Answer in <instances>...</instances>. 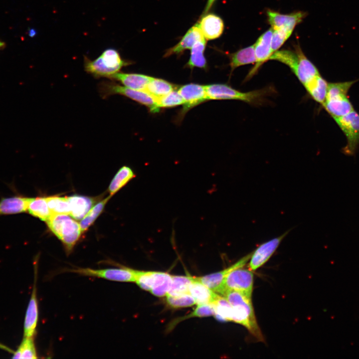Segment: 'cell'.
<instances>
[{"label":"cell","mask_w":359,"mask_h":359,"mask_svg":"<svg viewBox=\"0 0 359 359\" xmlns=\"http://www.w3.org/2000/svg\"><path fill=\"white\" fill-rule=\"evenodd\" d=\"M193 280L194 277L190 276L172 275L171 286L167 295L177 296L188 293L189 286Z\"/></svg>","instance_id":"obj_31"},{"label":"cell","mask_w":359,"mask_h":359,"mask_svg":"<svg viewBox=\"0 0 359 359\" xmlns=\"http://www.w3.org/2000/svg\"><path fill=\"white\" fill-rule=\"evenodd\" d=\"M13 355V359L37 358L33 338L24 337L20 346Z\"/></svg>","instance_id":"obj_33"},{"label":"cell","mask_w":359,"mask_h":359,"mask_svg":"<svg viewBox=\"0 0 359 359\" xmlns=\"http://www.w3.org/2000/svg\"><path fill=\"white\" fill-rule=\"evenodd\" d=\"M175 89V86L170 82L163 79L151 77L145 91L157 100Z\"/></svg>","instance_id":"obj_28"},{"label":"cell","mask_w":359,"mask_h":359,"mask_svg":"<svg viewBox=\"0 0 359 359\" xmlns=\"http://www.w3.org/2000/svg\"><path fill=\"white\" fill-rule=\"evenodd\" d=\"M269 60H277L289 67L304 86L320 74L316 66L305 56L299 45L295 50L282 49L274 52Z\"/></svg>","instance_id":"obj_2"},{"label":"cell","mask_w":359,"mask_h":359,"mask_svg":"<svg viewBox=\"0 0 359 359\" xmlns=\"http://www.w3.org/2000/svg\"><path fill=\"white\" fill-rule=\"evenodd\" d=\"M65 271L114 281L135 282L138 270L122 266L120 268L100 269L77 267L76 268L67 269Z\"/></svg>","instance_id":"obj_8"},{"label":"cell","mask_w":359,"mask_h":359,"mask_svg":"<svg viewBox=\"0 0 359 359\" xmlns=\"http://www.w3.org/2000/svg\"><path fill=\"white\" fill-rule=\"evenodd\" d=\"M33 33H34V34L35 33V31H34L33 30V29H31V30L29 31V35H30V36H33V34H33Z\"/></svg>","instance_id":"obj_40"},{"label":"cell","mask_w":359,"mask_h":359,"mask_svg":"<svg viewBox=\"0 0 359 359\" xmlns=\"http://www.w3.org/2000/svg\"><path fill=\"white\" fill-rule=\"evenodd\" d=\"M27 210L32 215L45 221L52 214L48 207L46 197H44L29 198Z\"/></svg>","instance_id":"obj_26"},{"label":"cell","mask_w":359,"mask_h":359,"mask_svg":"<svg viewBox=\"0 0 359 359\" xmlns=\"http://www.w3.org/2000/svg\"><path fill=\"white\" fill-rule=\"evenodd\" d=\"M256 62L254 45H251L232 53L230 56L229 65L231 73L241 66Z\"/></svg>","instance_id":"obj_24"},{"label":"cell","mask_w":359,"mask_h":359,"mask_svg":"<svg viewBox=\"0 0 359 359\" xmlns=\"http://www.w3.org/2000/svg\"><path fill=\"white\" fill-rule=\"evenodd\" d=\"M198 24L206 40L219 37L224 29L222 19L212 13L203 16Z\"/></svg>","instance_id":"obj_17"},{"label":"cell","mask_w":359,"mask_h":359,"mask_svg":"<svg viewBox=\"0 0 359 359\" xmlns=\"http://www.w3.org/2000/svg\"><path fill=\"white\" fill-rule=\"evenodd\" d=\"M168 304L174 308H185L192 306L196 304L192 296L189 293L180 295H167Z\"/></svg>","instance_id":"obj_36"},{"label":"cell","mask_w":359,"mask_h":359,"mask_svg":"<svg viewBox=\"0 0 359 359\" xmlns=\"http://www.w3.org/2000/svg\"><path fill=\"white\" fill-rule=\"evenodd\" d=\"M253 286V274L249 269L238 268L231 271L225 279L223 292L227 290L242 292L251 297ZM221 294V295L223 294Z\"/></svg>","instance_id":"obj_9"},{"label":"cell","mask_w":359,"mask_h":359,"mask_svg":"<svg viewBox=\"0 0 359 359\" xmlns=\"http://www.w3.org/2000/svg\"><path fill=\"white\" fill-rule=\"evenodd\" d=\"M251 254L252 252L248 254L222 271L201 277H195V278L214 292L221 295L223 292L224 282L228 274L233 270L245 266L249 260Z\"/></svg>","instance_id":"obj_10"},{"label":"cell","mask_w":359,"mask_h":359,"mask_svg":"<svg viewBox=\"0 0 359 359\" xmlns=\"http://www.w3.org/2000/svg\"><path fill=\"white\" fill-rule=\"evenodd\" d=\"M206 40L198 24L191 27L183 36L181 40L175 46L169 49L164 55L168 57L173 54H178L187 49H191L197 41Z\"/></svg>","instance_id":"obj_16"},{"label":"cell","mask_w":359,"mask_h":359,"mask_svg":"<svg viewBox=\"0 0 359 359\" xmlns=\"http://www.w3.org/2000/svg\"><path fill=\"white\" fill-rule=\"evenodd\" d=\"M160 108L172 107L184 104V102L178 91L174 90L168 94L156 100Z\"/></svg>","instance_id":"obj_37"},{"label":"cell","mask_w":359,"mask_h":359,"mask_svg":"<svg viewBox=\"0 0 359 359\" xmlns=\"http://www.w3.org/2000/svg\"><path fill=\"white\" fill-rule=\"evenodd\" d=\"M84 63L85 71L96 78H109L119 72L123 67L130 64L123 59L119 52L114 48L106 49L93 60L85 56Z\"/></svg>","instance_id":"obj_3"},{"label":"cell","mask_w":359,"mask_h":359,"mask_svg":"<svg viewBox=\"0 0 359 359\" xmlns=\"http://www.w3.org/2000/svg\"><path fill=\"white\" fill-rule=\"evenodd\" d=\"M111 195L102 199L95 204L85 216L81 219L80 226L82 232L85 231L101 213Z\"/></svg>","instance_id":"obj_32"},{"label":"cell","mask_w":359,"mask_h":359,"mask_svg":"<svg viewBox=\"0 0 359 359\" xmlns=\"http://www.w3.org/2000/svg\"><path fill=\"white\" fill-rule=\"evenodd\" d=\"M208 100H236L251 104H260L273 91L267 87L249 92H241L228 85L213 84L205 86Z\"/></svg>","instance_id":"obj_4"},{"label":"cell","mask_w":359,"mask_h":359,"mask_svg":"<svg viewBox=\"0 0 359 359\" xmlns=\"http://www.w3.org/2000/svg\"><path fill=\"white\" fill-rule=\"evenodd\" d=\"M172 282V275L165 272L154 271L151 293L157 297H164L168 293Z\"/></svg>","instance_id":"obj_25"},{"label":"cell","mask_w":359,"mask_h":359,"mask_svg":"<svg viewBox=\"0 0 359 359\" xmlns=\"http://www.w3.org/2000/svg\"><path fill=\"white\" fill-rule=\"evenodd\" d=\"M5 46V44L4 42L0 40V50L3 49Z\"/></svg>","instance_id":"obj_39"},{"label":"cell","mask_w":359,"mask_h":359,"mask_svg":"<svg viewBox=\"0 0 359 359\" xmlns=\"http://www.w3.org/2000/svg\"><path fill=\"white\" fill-rule=\"evenodd\" d=\"M267 14L268 22L273 30L284 29L291 33L296 25L301 22L306 15L302 11L284 14L271 10H268Z\"/></svg>","instance_id":"obj_14"},{"label":"cell","mask_w":359,"mask_h":359,"mask_svg":"<svg viewBox=\"0 0 359 359\" xmlns=\"http://www.w3.org/2000/svg\"><path fill=\"white\" fill-rule=\"evenodd\" d=\"M178 92L184 102L183 113L208 100L205 86L199 84L190 83L183 85L179 88Z\"/></svg>","instance_id":"obj_15"},{"label":"cell","mask_w":359,"mask_h":359,"mask_svg":"<svg viewBox=\"0 0 359 359\" xmlns=\"http://www.w3.org/2000/svg\"><path fill=\"white\" fill-rule=\"evenodd\" d=\"M206 40L196 42L191 48L190 58L186 64L187 66L193 68L194 67L204 68H207V62L203 55L205 48Z\"/></svg>","instance_id":"obj_29"},{"label":"cell","mask_w":359,"mask_h":359,"mask_svg":"<svg viewBox=\"0 0 359 359\" xmlns=\"http://www.w3.org/2000/svg\"><path fill=\"white\" fill-rule=\"evenodd\" d=\"M70 204V215L76 220L82 219L95 205V198L73 195L67 197Z\"/></svg>","instance_id":"obj_19"},{"label":"cell","mask_w":359,"mask_h":359,"mask_svg":"<svg viewBox=\"0 0 359 359\" xmlns=\"http://www.w3.org/2000/svg\"><path fill=\"white\" fill-rule=\"evenodd\" d=\"M333 119L346 137L347 144L342 149L343 153L347 156L354 155L359 147V114L354 110Z\"/></svg>","instance_id":"obj_7"},{"label":"cell","mask_w":359,"mask_h":359,"mask_svg":"<svg viewBox=\"0 0 359 359\" xmlns=\"http://www.w3.org/2000/svg\"><path fill=\"white\" fill-rule=\"evenodd\" d=\"M322 106L333 118L343 116L355 110L348 97L326 99Z\"/></svg>","instance_id":"obj_21"},{"label":"cell","mask_w":359,"mask_h":359,"mask_svg":"<svg viewBox=\"0 0 359 359\" xmlns=\"http://www.w3.org/2000/svg\"><path fill=\"white\" fill-rule=\"evenodd\" d=\"M34 279L32 291L26 310L24 322V337L33 338L36 332L38 317V302L36 295L37 262L34 263Z\"/></svg>","instance_id":"obj_12"},{"label":"cell","mask_w":359,"mask_h":359,"mask_svg":"<svg viewBox=\"0 0 359 359\" xmlns=\"http://www.w3.org/2000/svg\"><path fill=\"white\" fill-rule=\"evenodd\" d=\"M188 293L192 296L197 305L212 304L219 296V294H216L208 287L196 280L195 277L189 286Z\"/></svg>","instance_id":"obj_20"},{"label":"cell","mask_w":359,"mask_h":359,"mask_svg":"<svg viewBox=\"0 0 359 359\" xmlns=\"http://www.w3.org/2000/svg\"><path fill=\"white\" fill-rule=\"evenodd\" d=\"M212 304L215 309L214 316L221 321H232L233 319V308L224 297L219 296Z\"/></svg>","instance_id":"obj_30"},{"label":"cell","mask_w":359,"mask_h":359,"mask_svg":"<svg viewBox=\"0 0 359 359\" xmlns=\"http://www.w3.org/2000/svg\"><path fill=\"white\" fill-rule=\"evenodd\" d=\"M46 199L52 214H70V204L67 197L50 196Z\"/></svg>","instance_id":"obj_34"},{"label":"cell","mask_w":359,"mask_h":359,"mask_svg":"<svg viewBox=\"0 0 359 359\" xmlns=\"http://www.w3.org/2000/svg\"><path fill=\"white\" fill-rule=\"evenodd\" d=\"M133 170L129 167L123 166L118 171L112 180L108 188L110 195H113L129 181L135 177Z\"/></svg>","instance_id":"obj_27"},{"label":"cell","mask_w":359,"mask_h":359,"mask_svg":"<svg viewBox=\"0 0 359 359\" xmlns=\"http://www.w3.org/2000/svg\"><path fill=\"white\" fill-rule=\"evenodd\" d=\"M273 29L271 28L263 33L255 43L254 50L256 62L254 66L249 71L246 79L252 77L258 71L261 66L269 58L273 52L271 50V39Z\"/></svg>","instance_id":"obj_13"},{"label":"cell","mask_w":359,"mask_h":359,"mask_svg":"<svg viewBox=\"0 0 359 359\" xmlns=\"http://www.w3.org/2000/svg\"><path fill=\"white\" fill-rule=\"evenodd\" d=\"M29 198L14 196L3 198L0 201V215L23 212L27 210Z\"/></svg>","instance_id":"obj_22"},{"label":"cell","mask_w":359,"mask_h":359,"mask_svg":"<svg viewBox=\"0 0 359 359\" xmlns=\"http://www.w3.org/2000/svg\"><path fill=\"white\" fill-rule=\"evenodd\" d=\"M328 84L326 79L319 74L305 85L304 87L313 100L323 105L326 98Z\"/></svg>","instance_id":"obj_23"},{"label":"cell","mask_w":359,"mask_h":359,"mask_svg":"<svg viewBox=\"0 0 359 359\" xmlns=\"http://www.w3.org/2000/svg\"><path fill=\"white\" fill-rule=\"evenodd\" d=\"M215 309L212 304H204L197 305L196 308L190 314L176 320L171 325H174V327L176 324L185 319L192 317H205L214 316ZM170 326V327H171Z\"/></svg>","instance_id":"obj_35"},{"label":"cell","mask_w":359,"mask_h":359,"mask_svg":"<svg viewBox=\"0 0 359 359\" xmlns=\"http://www.w3.org/2000/svg\"><path fill=\"white\" fill-rule=\"evenodd\" d=\"M222 295L232 307L233 322L242 325L258 341L263 342L264 338L256 321L251 297L232 290H226Z\"/></svg>","instance_id":"obj_1"},{"label":"cell","mask_w":359,"mask_h":359,"mask_svg":"<svg viewBox=\"0 0 359 359\" xmlns=\"http://www.w3.org/2000/svg\"><path fill=\"white\" fill-rule=\"evenodd\" d=\"M291 34V32L284 29L273 30L271 39V50L273 53L280 48Z\"/></svg>","instance_id":"obj_38"},{"label":"cell","mask_w":359,"mask_h":359,"mask_svg":"<svg viewBox=\"0 0 359 359\" xmlns=\"http://www.w3.org/2000/svg\"><path fill=\"white\" fill-rule=\"evenodd\" d=\"M46 222L49 229L63 244L67 254L71 253L82 232L80 224L65 214H52Z\"/></svg>","instance_id":"obj_5"},{"label":"cell","mask_w":359,"mask_h":359,"mask_svg":"<svg viewBox=\"0 0 359 359\" xmlns=\"http://www.w3.org/2000/svg\"><path fill=\"white\" fill-rule=\"evenodd\" d=\"M98 91L103 98L119 94L128 97L147 107L152 113L160 111L156 99L145 91L131 89L114 81H103L98 84Z\"/></svg>","instance_id":"obj_6"},{"label":"cell","mask_w":359,"mask_h":359,"mask_svg":"<svg viewBox=\"0 0 359 359\" xmlns=\"http://www.w3.org/2000/svg\"><path fill=\"white\" fill-rule=\"evenodd\" d=\"M151 78L141 74L118 72L109 79L117 81L128 88L145 91Z\"/></svg>","instance_id":"obj_18"},{"label":"cell","mask_w":359,"mask_h":359,"mask_svg":"<svg viewBox=\"0 0 359 359\" xmlns=\"http://www.w3.org/2000/svg\"><path fill=\"white\" fill-rule=\"evenodd\" d=\"M289 232V231H287L278 237L263 243L252 252L248 266V269L253 271L263 265L275 252Z\"/></svg>","instance_id":"obj_11"}]
</instances>
